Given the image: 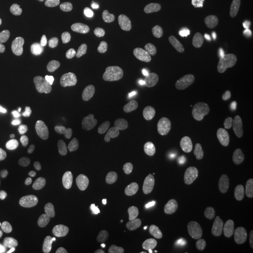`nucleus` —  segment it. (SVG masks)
I'll use <instances>...</instances> for the list:
<instances>
[{
    "mask_svg": "<svg viewBox=\"0 0 253 253\" xmlns=\"http://www.w3.org/2000/svg\"><path fill=\"white\" fill-rule=\"evenodd\" d=\"M247 152V143L236 132H218L211 138L206 157L212 163H231L242 159Z\"/></svg>",
    "mask_w": 253,
    "mask_h": 253,
    "instance_id": "f257e3e1",
    "label": "nucleus"
},
{
    "mask_svg": "<svg viewBox=\"0 0 253 253\" xmlns=\"http://www.w3.org/2000/svg\"><path fill=\"white\" fill-rule=\"evenodd\" d=\"M67 163L71 170L72 177L77 185L95 188L103 182L104 176L102 171L89 156L82 152H73L69 155Z\"/></svg>",
    "mask_w": 253,
    "mask_h": 253,
    "instance_id": "f03ea898",
    "label": "nucleus"
},
{
    "mask_svg": "<svg viewBox=\"0 0 253 253\" xmlns=\"http://www.w3.org/2000/svg\"><path fill=\"white\" fill-rule=\"evenodd\" d=\"M154 163L155 159L151 149L144 145L127 148L120 159V167L127 174L148 172L153 168Z\"/></svg>",
    "mask_w": 253,
    "mask_h": 253,
    "instance_id": "7ed1b4c3",
    "label": "nucleus"
},
{
    "mask_svg": "<svg viewBox=\"0 0 253 253\" xmlns=\"http://www.w3.org/2000/svg\"><path fill=\"white\" fill-rule=\"evenodd\" d=\"M48 86L49 80L42 73L34 74L27 80L23 89V98L28 108L34 112H40L45 108Z\"/></svg>",
    "mask_w": 253,
    "mask_h": 253,
    "instance_id": "20e7f679",
    "label": "nucleus"
},
{
    "mask_svg": "<svg viewBox=\"0 0 253 253\" xmlns=\"http://www.w3.org/2000/svg\"><path fill=\"white\" fill-rule=\"evenodd\" d=\"M190 184V173L186 170H178L171 174L164 187V196L168 202H176L183 197Z\"/></svg>",
    "mask_w": 253,
    "mask_h": 253,
    "instance_id": "39448f33",
    "label": "nucleus"
},
{
    "mask_svg": "<svg viewBox=\"0 0 253 253\" xmlns=\"http://www.w3.org/2000/svg\"><path fill=\"white\" fill-rule=\"evenodd\" d=\"M145 62L165 68L173 67L179 62V55L175 51L164 46H150L142 53Z\"/></svg>",
    "mask_w": 253,
    "mask_h": 253,
    "instance_id": "423d86ee",
    "label": "nucleus"
},
{
    "mask_svg": "<svg viewBox=\"0 0 253 253\" xmlns=\"http://www.w3.org/2000/svg\"><path fill=\"white\" fill-rule=\"evenodd\" d=\"M195 241L189 236L186 228H179L174 233L167 235L163 244L164 253H190L194 249Z\"/></svg>",
    "mask_w": 253,
    "mask_h": 253,
    "instance_id": "0eeeda50",
    "label": "nucleus"
},
{
    "mask_svg": "<svg viewBox=\"0 0 253 253\" xmlns=\"http://www.w3.org/2000/svg\"><path fill=\"white\" fill-rule=\"evenodd\" d=\"M86 93L82 90L81 87L71 85L66 87L62 92V104L68 110H80L86 103Z\"/></svg>",
    "mask_w": 253,
    "mask_h": 253,
    "instance_id": "6e6552de",
    "label": "nucleus"
},
{
    "mask_svg": "<svg viewBox=\"0 0 253 253\" xmlns=\"http://www.w3.org/2000/svg\"><path fill=\"white\" fill-rule=\"evenodd\" d=\"M120 131V126L117 122L111 121V120H105L100 122L94 130V139L95 141L100 144L105 145L111 142L114 138L118 135Z\"/></svg>",
    "mask_w": 253,
    "mask_h": 253,
    "instance_id": "1a4fd4ad",
    "label": "nucleus"
},
{
    "mask_svg": "<svg viewBox=\"0 0 253 253\" xmlns=\"http://www.w3.org/2000/svg\"><path fill=\"white\" fill-rule=\"evenodd\" d=\"M205 36L208 43L212 45H222L229 42L230 32L227 28L218 27L216 21L210 20L206 24Z\"/></svg>",
    "mask_w": 253,
    "mask_h": 253,
    "instance_id": "9d476101",
    "label": "nucleus"
},
{
    "mask_svg": "<svg viewBox=\"0 0 253 253\" xmlns=\"http://www.w3.org/2000/svg\"><path fill=\"white\" fill-rule=\"evenodd\" d=\"M236 45L243 58L253 62V32L242 28L236 34Z\"/></svg>",
    "mask_w": 253,
    "mask_h": 253,
    "instance_id": "9b49d317",
    "label": "nucleus"
},
{
    "mask_svg": "<svg viewBox=\"0 0 253 253\" xmlns=\"http://www.w3.org/2000/svg\"><path fill=\"white\" fill-rule=\"evenodd\" d=\"M20 22L27 30L39 31L44 25V18L40 15L39 10L34 8L24 9L20 16Z\"/></svg>",
    "mask_w": 253,
    "mask_h": 253,
    "instance_id": "f8f14e48",
    "label": "nucleus"
},
{
    "mask_svg": "<svg viewBox=\"0 0 253 253\" xmlns=\"http://www.w3.org/2000/svg\"><path fill=\"white\" fill-rule=\"evenodd\" d=\"M174 92L171 87H165L160 92L155 100L151 112L154 116H160L163 112L171 108L173 103Z\"/></svg>",
    "mask_w": 253,
    "mask_h": 253,
    "instance_id": "ddd939ff",
    "label": "nucleus"
},
{
    "mask_svg": "<svg viewBox=\"0 0 253 253\" xmlns=\"http://www.w3.org/2000/svg\"><path fill=\"white\" fill-rule=\"evenodd\" d=\"M20 64L16 60L6 61L0 66V85L6 86L11 84L18 77Z\"/></svg>",
    "mask_w": 253,
    "mask_h": 253,
    "instance_id": "4468645a",
    "label": "nucleus"
},
{
    "mask_svg": "<svg viewBox=\"0 0 253 253\" xmlns=\"http://www.w3.org/2000/svg\"><path fill=\"white\" fill-rule=\"evenodd\" d=\"M120 17L128 24H138L144 21L145 17V9L138 4H130L125 6L119 11Z\"/></svg>",
    "mask_w": 253,
    "mask_h": 253,
    "instance_id": "2eb2a0df",
    "label": "nucleus"
},
{
    "mask_svg": "<svg viewBox=\"0 0 253 253\" xmlns=\"http://www.w3.org/2000/svg\"><path fill=\"white\" fill-rule=\"evenodd\" d=\"M215 87L212 84L203 83L195 95V102L200 106H209L215 100Z\"/></svg>",
    "mask_w": 253,
    "mask_h": 253,
    "instance_id": "dca6fc26",
    "label": "nucleus"
},
{
    "mask_svg": "<svg viewBox=\"0 0 253 253\" xmlns=\"http://www.w3.org/2000/svg\"><path fill=\"white\" fill-rule=\"evenodd\" d=\"M119 4V0H93L89 9L96 14H109L118 9Z\"/></svg>",
    "mask_w": 253,
    "mask_h": 253,
    "instance_id": "f3484780",
    "label": "nucleus"
},
{
    "mask_svg": "<svg viewBox=\"0 0 253 253\" xmlns=\"http://www.w3.org/2000/svg\"><path fill=\"white\" fill-rule=\"evenodd\" d=\"M228 251L230 253H253V240L244 236L235 237L228 245Z\"/></svg>",
    "mask_w": 253,
    "mask_h": 253,
    "instance_id": "a211bd4d",
    "label": "nucleus"
},
{
    "mask_svg": "<svg viewBox=\"0 0 253 253\" xmlns=\"http://www.w3.org/2000/svg\"><path fill=\"white\" fill-rule=\"evenodd\" d=\"M123 78L126 86H135L142 79L141 68L137 64L131 63L126 65L123 69Z\"/></svg>",
    "mask_w": 253,
    "mask_h": 253,
    "instance_id": "6ab92c4d",
    "label": "nucleus"
},
{
    "mask_svg": "<svg viewBox=\"0 0 253 253\" xmlns=\"http://www.w3.org/2000/svg\"><path fill=\"white\" fill-rule=\"evenodd\" d=\"M117 83L118 80L115 75L108 74L102 76L97 84V89L99 94L102 96H109L113 94L117 88Z\"/></svg>",
    "mask_w": 253,
    "mask_h": 253,
    "instance_id": "aec40b11",
    "label": "nucleus"
},
{
    "mask_svg": "<svg viewBox=\"0 0 253 253\" xmlns=\"http://www.w3.org/2000/svg\"><path fill=\"white\" fill-rule=\"evenodd\" d=\"M188 66L192 73L195 74H204L209 71L210 62L207 57L195 54L189 59Z\"/></svg>",
    "mask_w": 253,
    "mask_h": 253,
    "instance_id": "412c9836",
    "label": "nucleus"
},
{
    "mask_svg": "<svg viewBox=\"0 0 253 253\" xmlns=\"http://www.w3.org/2000/svg\"><path fill=\"white\" fill-rule=\"evenodd\" d=\"M152 109L151 100L146 97H141L136 100L131 107V113L135 118H144Z\"/></svg>",
    "mask_w": 253,
    "mask_h": 253,
    "instance_id": "4be33fe9",
    "label": "nucleus"
},
{
    "mask_svg": "<svg viewBox=\"0 0 253 253\" xmlns=\"http://www.w3.org/2000/svg\"><path fill=\"white\" fill-rule=\"evenodd\" d=\"M167 24H168L169 29L175 35H183L187 32V29H188L187 24L178 15H175V14L170 15L167 21Z\"/></svg>",
    "mask_w": 253,
    "mask_h": 253,
    "instance_id": "5701e85b",
    "label": "nucleus"
},
{
    "mask_svg": "<svg viewBox=\"0 0 253 253\" xmlns=\"http://www.w3.org/2000/svg\"><path fill=\"white\" fill-rule=\"evenodd\" d=\"M62 227H63V219H62L61 215L58 213H53L51 215L50 223L44 227V230L49 234L55 235V234L60 233Z\"/></svg>",
    "mask_w": 253,
    "mask_h": 253,
    "instance_id": "b1692460",
    "label": "nucleus"
},
{
    "mask_svg": "<svg viewBox=\"0 0 253 253\" xmlns=\"http://www.w3.org/2000/svg\"><path fill=\"white\" fill-rule=\"evenodd\" d=\"M91 160L96 163L101 171H103L106 167V164L108 163V155L105 152H98V151H91L90 152Z\"/></svg>",
    "mask_w": 253,
    "mask_h": 253,
    "instance_id": "393cba45",
    "label": "nucleus"
},
{
    "mask_svg": "<svg viewBox=\"0 0 253 253\" xmlns=\"http://www.w3.org/2000/svg\"><path fill=\"white\" fill-rule=\"evenodd\" d=\"M94 84H95V81H94L92 73L89 70H86L84 73L83 78H82V90L84 91V93H89L94 88Z\"/></svg>",
    "mask_w": 253,
    "mask_h": 253,
    "instance_id": "a878e982",
    "label": "nucleus"
},
{
    "mask_svg": "<svg viewBox=\"0 0 253 253\" xmlns=\"http://www.w3.org/2000/svg\"><path fill=\"white\" fill-rule=\"evenodd\" d=\"M71 253H94L89 245L83 240H77L73 243Z\"/></svg>",
    "mask_w": 253,
    "mask_h": 253,
    "instance_id": "bb28decb",
    "label": "nucleus"
},
{
    "mask_svg": "<svg viewBox=\"0 0 253 253\" xmlns=\"http://www.w3.org/2000/svg\"><path fill=\"white\" fill-rule=\"evenodd\" d=\"M220 251V245L217 242H211L205 246L199 253H218Z\"/></svg>",
    "mask_w": 253,
    "mask_h": 253,
    "instance_id": "cd10ccee",
    "label": "nucleus"
},
{
    "mask_svg": "<svg viewBox=\"0 0 253 253\" xmlns=\"http://www.w3.org/2000/svg\"><path fill=\"white\" fill-rule=\"evenodd\" d=\"M41 246H42V241L38 238H33V239L27 240L23 247L27 251H34V250L40 249Z\"/></svg>",
    "mask_w": 253,
    "mask_h": 253,
    "instance_id": "c85d7f7f",
    "label": "nucleus"
},
{
    "mask_svg": "<svg viewBox=\"0 0 253 253\" xmlns=\"http://www.w3.org/2000/svg\"><path fill=\"white\" fill-rule=\"evenodd\" d=\"M10 101V94L5 87L0 85V105H7Z\"/></svg>",
    "mask_w": 253,
    "mask_h": 253,
    "instance_id": "c756f323",
    "label": "nucleus"
},
{
    "mask_svg": "<svg viewBox=\"0 0 253 253\" xmlns=\"http://www.w3.org/2000/svg\"><path fill=\"white\" fill-rule=\"evenodd\" d=\"M25 228L27 229L28 235H36L41 233V229L33 221H27V222H26Z\"/></svg>",
    "mask_w": 253,
    "mask_h": 253,
    "instance_id": "7c9ffc66",
    "label": "nucleus"
},
{
    "mask_svg": "<svg viewBox=\"0 0 253 253\" xmlns=\"http://www.w3.org/2000/svg\"><path fill=\"white\" fill-rule=\"evenodd\" d=\"M183 14L188 18H194L198 15V11L193 6L186 4L185 7L183 8Z\"/></svg>",
    "mask_w": 253,
    "mask_h": 253,
    "instance_id": "2f4dec72",
    "label": "nucleus"
},
{
    "mask_svg": "<svg viewBox=\"0 0 253 253\" xmlns=\"http://www.w3.org/2000/svg\"><path fill=\"white\" fill-rule=\"evenodd\" d=\"M0 224L5 226H12L13 225V219L11 217H8L3 213V211H0Z\"/></svg>",
    "mask_w": 253,
    "mask_h": 253,
    "instance_id": "473e14b6",
    "label": "nucleus"
},
{
    "mask_svg": "<svg viewBox=\"0 0 253 253\" xmlns=\"http://www.w3.org/2000/svg\"><path fill=\"white\" fill-rule=\"evenodd\" d=\"M247 220H248V222H249L250 224L253 225V208H252V209L248 212V214H247Z\"/></svg>",
    "mask_w": 253,
    "mask_h": 253,
    "instance_id": "72a5a7b5",
    "label": "nucleus"
},
{
    "mask_svg": "<svg viewBox=\"0 0 253 253\" xmlns=\"http://www.w3.org/2000/svg\"><path fill=\"white\" fill-rule=\"evenodd\" d=\"M39 253H54L53 251H51V250H47V249H44V250H42L41 252Z\"/></svg>",
    "mask_w": 253,
    "mask_h": 253,
    "instance_id": "f704fd0d",
    "label": "nucleus"
},
{
    "mask_svg": "<svg viewBox=\"0 0 253 253\" xmlns=\"http://www.w3.org/2000/svg\"><path fill=\"white\" fill-rule=\"evenodd\" d=\"M3 46H4V41H3V39L0 37V51L3 49Z\"/></svg>",
    "mask_w": 253,
    "mask_h": 253,
    "instance_id": "c9c22d12",
    "label": "nucleus"
},
{
    "mask_svg": "<svg viewBox=\"0 0 253 253\" xmlns=\"http://www.w3.org/2000/svg\"><path fill=\"white\" fill-rule=\"evenodd\" d=\"M42 215H39V216H38V218H37V223H38V224H40V223L42 222Z\"/></svg>",
    "mask_w": 253,
    "mask_h": 253,
    "instance_id": "e433bc0d",
    "label": "nucleus"
},
{
    "mask_svg": "<svg viewBox=\"0 0 253 253\" xmlns=\"http://www.w3.org/2000/svg\"><path fill=\"white\" fill-rule=\"evenodd\" d=\"M79 1H81V2H86L87 0H79Z\"/></svg>",
    "mask_w": 253,
    "mask_h": 253,
    "instance_id": "4c0bfd02",
    "label": "nucleus"
},
{
    "mask_svg": "<svg viewBox=\"0 0 253 253\" xmlns=\"http://www.w3.org/2000/svg\"></svg>",
    "mask_w": 253,
    "mask_h": 253,
    "instance_id": "58836bf2",
    "label": "nucleus"
},
{
    "mask_svg": "<svg viewBox=\"0 0 253 253\" xmlns=\"http://www.w3.org/2000/svg\"><path fill=\"white\" fill-rule=\"evenodd\" d=\"M0 211H1V210H0Z\"/></svg>",
    "mask_w": 253,
    "mask_h": 253,
    "instance_id": "ea45409f",
    "label": "nucleus"
},
{
    "mask_svg": "<svg viewBox=\"0 0 253 253\" xmlns=\"http://www.w3.org/2000/svg\"></svg>",
    "mask_w": 253,
    "mask_h": 253,
    "instance_id": "a19ab883",
    "label": "nucleus"
}]
</instances>
